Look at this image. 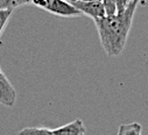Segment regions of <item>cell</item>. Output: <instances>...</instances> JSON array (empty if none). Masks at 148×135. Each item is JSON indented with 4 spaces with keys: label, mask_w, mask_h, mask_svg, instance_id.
I'll list each match as a JSON object with an SVG mask.
<instances>
[{
    "label": "cell",
    "mask_w": 148,
    "mask_h": 135,
    "mask_svg": "<svg viewBox=\"0 0 148 135\" xmlns=\"http://www.w3.org/2000/svg\"><path fill=\"white\" fill-rule=\"evenodd\" d=\"M19 135H54V133L46 127H27L21 129Z\"/></svg>",
    "instance_id": "obj_7"
},
{
    "label": "cell",
    "mask_w": 148,
    "mask_h": 135,
    "mask_svg": "<svg viewBox=\"0 0 148 135\" xmlns=\"http://www.w3.org/2000/svg\"><path fill=\"white\" fill-rule=\"evenodd\" d=\"M142 127L139 122L123 123L118 128L117 135H142Z\"/></svg>",
    "instance_id": "obj_6"
},
{
    "label": "cell",
    "mask_w": 148,
    "mask_h": 135,
    "mask_svg": "<svg viewBox=\"0 0 148 135\" xmlns=\"http://www.w3.org/2000/svg\"><path fill=\"white\" fill-rule=\"evenodd\" d=\"M0 70H1V69H0Z\"/></svg>",
    "instance_id": "obj_15"
},
{
    "label": "cell",
    "mask_w": 148,
    "mask_h": 135,
    "mask_svg": "<svg viewBox=\"0 0 148 135\" xmlns=\"http://www.w3.org/2000/svg\"><path fill=\"white\" fill-rule=\"evenodd\" d=\"M131 3V0H116V5H117V14L123 13L126 7L128 6V4Z\"/></svg>",
    "instance_id": "obj_11"
},
{
    "label": "cell",
    "mask_w": 148,
    "mask_h": 135,
    "mask_svg": "<svg viewBox=\"0 0 148 135\" xmlns=\"http://www.w3.org/2000/svg\"><path fill=\"white\" fill-rule=\"evenodd\" d=\"M1 1H3V0H0V3H1Z\"/></svg>",
    "instance_id": "obj_14"
},
{
    "label": "cell",
    "mask_w": 148,
    "mask_h": 135,
    "mask_svg": "<svg viewBox=\"0 0 148 135\" xmlns=\"http://www.w3.org/2000/svg\"><path fill=\"white\" fill-rule=\"evenodd\" d=\"M53 133L54 135H84L85 126L83 123V120L76 119L64 126L53 129Z\"/></svg>",
    "instance_id": "obj_5"
},
{
    "label": "cell",
    "mask_w": 148,
    "mask_h": 135,
    "mask_svg": "<svg viewBox=\"0 0 148 135\" xmlns=\"http://www.w3.org/2000/svg\"><path fill=\"white\" fill-rule=\"evenodd\" d=\"M72 6H75L82 15L91 18L93 21L105 16V11L101 1H81V0H69Z\"/></svg>",
    "instance_id": "obj_2"
},
{
    "label": "cell",
    "mask_w": 148,
    "mask_h": 135,
    "mask_svg": "<svg viewBox=\"0 0 148 135\" xmlns=\"http://www.w3.org/2000/svg\"><path fill=\"white\" fill-rule=\"evenodd\" d=\"M16 101V91L0 70V104L5 106H13Z\"/></svg>",
    "instance_id": "obj_4"
},
{
    "label": "cell",
    "mask_w": 148,
    "mask_h": 135,
    "mask_svg": "<svg viewBox=\"0 0 148 135\" xmlns=\"http://www.w3.org/2000/svg\"><path fill=\"white\" fill-rule=\"evenodd\" d=\"M140 1L141 0H131L123 13L105 15L95 20L100 43L107 57H116L123 52Z\"/></svg>",
    "instance_id": "obj_1"
},
{
    "label": "cell",
    "mask_w": 148,
    "mask_h": 135,
    "mask_svg": "<svg viewBox=\"0 0 148 135\" xmlns=\"http://www.w3.org/2000/svg\"><path fill=\"white\" fill-rule=\"evenodd\" d=\"M45 11L63 18H76L82 15V13L66 0H50Z\"/></svg>",
    "instance_id": "obj_3"
},
{
    "label": "cell",
    "mask_w": 148,
    "mask_h": 135,
    "mask_svg": "<svg viewBox=\"0 0 148 135\" xmlns=\"http://www.w3.org/2000/svg\"><path fill=\"white\" fill-rule=\"evenodd\" d=\"M101 4L105 11V15H113L117 14V5L116 0H101Z\"/></svg>",
    "instance_id": "obj_9"
},
{
    "label": "cell",
    "mask_w": 148,
    "mask_h": 135,
    "mask_svg": "<svg viewBox=\"0 0 148 135\" xmlns=\"http://www.w3.org/2000/svg\"><path fill=\"white\" fill-rule=\"evenodd\" d=\"M12 12L13 11H11V10H0V35H1L5 26L7 25V21L10 20Z\"/></svg>",
    "instance_id": "obj_10"
},
{
    "label": "cell",
    "mask_w": 148,
    "mask_h": 135,
    "mask_svg": "<svg viewBox=\"0 0 148 135\" xmlns=\"http://www.w3.org/2000/svg\"><path fill=\"white\" fill-rule=\"evenodd\" d=\"M84 135H85V134H84Z\"/></svg>",
    "instance_id": "obj_16"
},
{
    "label": "cell",
    "mask_w": 148,
    "mask_h": 135,
    "mask_svg": "<svg viewBox=\"0 0 148 135\" xmlns=\"http://www.w3.org/2000/svg\"><path fill=\"white\" fill-rule=\"evenodd\" d=\"M49 1H50V0H30V4L36 6V7H40V8L45 10L48 6Z\"/></svg>",
    "instance_id": "obj_12"
},
{
    "label": "cell",
    "mask_w": 148,
    "mask_h": 135,
    "mask_svg": "<svg viewBox=\"0 0 148 135\" xmlns=\"http://www.w3.org/2000/svg\"><path fill=\"white\" fill-rule=\"evenodd\" d=\"M81 1H101V0H81Z\"/></svg>",
    "instance_id": "obj_13"
},
{
    "label": "cell",
    "mask_w": 148,
    "mask_h": 135,
    "mask_svg": "<svg viewBox=\"0 0 148 135\" xmlns=\"http://www.w3.org/2000/svg\"><path fill=\"white\" fill-rule=\"evenodd\" d=\"M30 5V0H3L0 3V10H15L20 6Z\"/></svg>",
    "instance_id": "obj_8"
}]
</instances>
